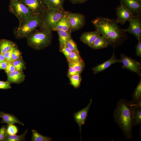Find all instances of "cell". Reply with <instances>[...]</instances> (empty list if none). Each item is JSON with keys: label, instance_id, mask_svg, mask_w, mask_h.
<instances>
[{"label": "cell", "instance_id": "6da1fadb", "mask_svg": "<svg viewBox=\"0 0 141 141\" xmlns=\"http://www.w3.org/2000/svg\"><path fill=\"white\" fill-rule=\"evenodd\" d=\"M137 104L122 98L118 102L113 113L115 121L128 139L132 137V130L134 125V110Z\"/></svg>", "mask_w": 141, "mask_h": 141}, {"label": "cell", "instance_id": "7a4b0ae2", "mask_svg": "<svg viewBox=\"0 0 141 141\" xmlns=\"http://www.w3.org/2000/svg\"><path fill=\"white\" fill-rule=\"evenodd\" d=\"M96 30L108 40L109 44H115L126 34L125 30L121 28L115 20L102 17L92 21Z\"/></svg>", "mask_w": 141, "mask_h": 141}, {"label": "cell", "instance_id": "3957f363", "mask_svg": "<svg viewBox=\"0 0 141 141\" xmlns=\"http://www.w3.org/2000/svg\"><path fill=\"white\" fill-rule=\"evenodd\" d=\"M52 31L41 26L27 38L28 45L36 50L43 49L50 45L52 38Z\"/></svg>", "mask_w": 141, "mask_h": 141}, {"label": "cell", "instance_id": "277c9868", "mask_svg": "<svg viewBox=\"0 0 141 141\" xmlns=\"http://www.w3.org/2000/svg\"><path fill=\"white\" fill-rule=\"evenodd\" d=\"M42 15L34 14L19 25L14 30V33L16 38H26L42 25Z\"/></svg>", "mask_w": 141, "mask_h": 141}, {"label": "cell", "instance_id": "5b68a950", "mask_svg": "<svg viewBox=\"0 0 141 141\" xmlns=\"http://www.w3.org/2000/svg\"><path fill=\"white\" fill-rule=\"evenodd\" d=\"M66 11H60L52 9H47L42 15V26L53 31L57 22L66 14Z\"/></svg>", "mask_w": 141, "mask_h": 141}, {"label": "cell", "instance_id": "8992f818", "mask_svg": "<svg viewBox=\"0 0 141 141\" xmlns=\"http://www.w3.org/2000/svg\"><path fill=\"white\" fill-rule=\"evenodd\" d=\"M9 10L18 19L19 24L34 15L25 5L19 1L15 2L10 1Z\"/></svg>", "mask_w": 141, "mask_h": 141}, {"label": "cell", "instance_id": "52a82bcc", "mask_svg": "<svg viewBox=\"0 0 141 141\" xmlns=\"http://www.w3.org/2000/svg\"><path fill=\"white\" fill-rule=\"evenodd\" d=\"M66 15L69 20L71 32L79 30L84 26L85 20L83 14L66 11Z\"/></svg>", "mask_w": 141, "mask_h": 141}, {"label": "cell", "instance_id": "ba28073f", "mask_svg": "<svg viewBox=\"0 0 141 141\" xmlns=\"http://www.w3.org/2000/svg\"><path fill=\"white\" fill-rule=\"evenodd\" d=\"M34 14L42 15L47 9L44 0H19Z\"/></svg>", "mask_w": 141, "mask_h": 141}, {"label": "cell", "instance_id": "9c48e42d", "mask_svg": "<svg viewBox=\"0 0 141 141\" xmlns=\"http://www.w3.org/2000/svg\"><path fill=\"white\" fill-rule=\"evenodd\" d=\"M116 19L115 20L117 24L123 25L135 16L124 5L120 4L116 8Z\"/></svg>", "mask_w": 141, "mask_h": 141}, {"label": "cell", "instance_id": "30bf717a", "mask_svg": "<svg viewBox=\"0 0 141 141\" xmlns=\"http://www.w3.org/2000/svg\"><path fill=\"white\" fill-rule=\"evenodd\" d=\"M121 62L124 68L126 69L141 76V65L136 60L124 54H121Z\"/></svg>", "mask_w": 141, "mask_h": 141}, {"label": "cell", "instance_id": "8fae6325", "mask_svg": "<svg viewBox=\"0 0 141 141\" xmlns=\"http://www.w3.org/2000/svg\"><path fill=\"white\" fill-rule=\"evenodd\" d=\"M92 101V99H91L89 104L86 107L77 112L74 113L73 114L74 120L78 124L79 127V130L81 134V127L82 125L85 124L87 119L88 113Z\"/></svg>", "mask_w": 141, "mask_h": 141}, {"label": "cell", "instance_id": "7c38bea8", "mask_svg": "<svg viewBox=\"0 0 141 141\" xmlns=\"http://www.w3.org/2000/svg\"><path fill=\"white\" fill-rule=\"evenodd\" d=\"M128 28L125 30L126 32L133 34L138 40L141 39V24L140 16H136L130 19Z\"/></svg>", "mask_w": 141, "mask_h": 141}, {"label": "cell", "instance_id": "4fadbf2b", "mask_svg": "<svg viewBox=\"0 0 141 141\" xmlns=\"http://www.w3.org/2000/svg\"><path fill=\"white\" fill-rule=\"evenodd\" d=\"M120 4L125 6L135 16H140L141 0H120Z\"/></svg>", "mask_w": 141, "mask_h": 141}, {"label": "cell", "instance_id": "5bb4252c", "mask_svg": "<svg viewBox=\"0 0 141 141\" xmlns=\"http://www.w3.org/2000/svg\"><path fill=\"white\" fill-rule=\"evenodd\" d=\"M121 62V60L116 58L114 50L113 55L110 59L103 63L93 67L92 68V70L93 73L96 74L106 69L113 64Z\"/></svg>", "mask_w": 141, "mask_h": 141}, {"label": "cell", "instance_id": "9a60e30c", "mask_svg": "<svg viewBox=\"0 0 141 141\" xmlns=\"http://www.w3.org/2000/svg\"><path fill=\"white\" fill-rule=\"evenodd\" d=\"M101 34L97 30L93 32H88L83 33L80 39L84 43L90 47L97 37Z\"/></svg>", "mask_w": 141, "mask_h": 141}, {"label": "cell", "instance_id": "2e32d148", "mask_svg": "<svg viewBox=\"0 0 141 141\" xmlns=\"http://www.w3.org/2000/svg\"><path fill=\"white\" fill-rule=\"evenodd\" d=\"M7 81L10 84H19L24 82L25 76L23 71L15 70V71L7 74Z\"/></svg>", "mask_w": 141, "mask_h": 141}, {"label": "cell", "instance_id": "e0dca14e", "mask_svg": "<svg viewBox=\"0 0 141 141\" xmlns=\"http://www.w3.org/2000/svg\"><path fill=\"white\" fill-rule=\"evenodd\" d=\"M0 117L2 119L0 123L7 124L9 125L17 123L24 125V124L21 122L14 115L8 114L0 111Z\"/></svg>", "mask_w": 141, "mask_h": 141}, {"label": "cell", "instance_id": "ac0fdd59", "mask_svg": "<svg viewBox=\"0 0 141 141\" xmlns=\"http://www.w3.org/2000/svg\"><path fill=\"white\" fill-rule=\"evenodd\" d=\"M60 30L71 31L69 21L66 14L57 22L53 29L57 31Z\"/></svg>", "mask_w": 141, "mask_h": 141}, {"label": "cell", "instance_id": "d6986e66", "mask_svg": "<svg viewBox=\"0 0 141 141\" xmlns=\"http://www.w3.org/2000/svg\"><path fill=\"white\" fill-rule=\"evenodd\" d=\"M65 0H44L47 9H52L60 11L64 10L63 3Z\"/></svg>", "mask_w": 141, "mask_h": 141}, {"label": "cell", "instance_id": "ffe728a7", "mask_svg": "<svg viewBox=\"0 0 141 141\" xmlns=\"http://www.w3.org/2000/svg\"><path fill=\"white\" fill-rule=\"evenodd\" d=\"M109 44L107 39L100 34L97 37L90 47L95 49H100L107 47Z\"/></svg>", "mask_w": 141, "mask_h": 141}, {"label": "cell", "instance_id": "44dd1931", "mask_svg": "<svg viewBox=\"0 0 141 141\" xmlns=\"http://www.w3.org/2000/svg\"><path fill=\"white\" fill-rule=\"evenodd\" d=\"M16 45L15 43L11 40L1 39L0 40V54H4Z\"/></svg>", "mask_w": 141, "mask_h": 141}, {"label": "cell", "instance_id": "7402d4cb", "mask_svg": "<svg viewBox=\"0 0 141 141\" xmlns=\"http://www.w3.org/2000/svg\"><path fill=\"white\" fill-rule=\"evenodd\" d=\"M57 32L59 37L60 48L66 46L68 40L71 37V32L61 30Z\"/></svg>", "mask_w": 141, "mask_h": 141}, {"label": "cell", "instance_id": "603a6c76", "mask_svg": "<svg viewBox=\"0 0 141 141\" xmlns=\"http://www.w3.org/2000/svg\"><path fill=\"white\" fill-rule=\"evenodd\" d=\"M133 117L134 125L141 126V103L137 104L134 107Z\"/></svg>", "mask_w": 141, "mask_h": 141}, {"label": "cell", "instance_id": "cb8c5ba5", "mask_svg": "<svg viewBox=\"0 0 141 141\" xmlns=\"http://www.w3.org/2000/svg\"><path fill=\"white\" fill-rule=\"evenodd\" d=\"M132 101L136 104L141 103V80H140L132 95Z\"/></svg>", "mask_w": 141, "mask_h": 141}, {"label": "cell", "instance_id": "d4e9b609", "mask_svg": "<svg viewBox=\"0 0 141 141\" xmlns=\"http://www.w3.org/2000/svg\"><path fill=\"white\" fill-rule=\"evenodd\" d=\"M32 141H51L52 138L45 136L39 133L36 130H32Z\"/></svg>", "mask_w": 141, "mask_h": 141}, {"label": "cell", "instance_id": "484cf974", "mask_svg": "<svg viewBox=\"0 0 141 141\" xmlns=\"http://www.w3.org/2000/svg\"><path fill=\"white\" fill-rule=\"evenodd\" d=\"M68 62L69 65L73 67L79 74L82 72L85 66V63L82 59L77 61L69 62Z\"/></svg>", "mask_w": 141, "mask_h": 141}, {"label": "cell", "instance_id": "4316f807", "mask_svg": "<svg viewBox=\"0 0 141 141\" xmlns=\"http://www.w3.org/2000/svg\"><path fill=\"white\" fill-rule=\"evenodd\" d=\"M80 74H76L69 77L70 84L75 89L79 88L80 85L82 78Z\"/></svg>", "mask_w": 141, "mask_h": 141}, {"label": "cell", "instance_id": "83f0119b", "mask_svg": "<svg viewBox=\"0 0 141 141\" xmlns=\"http://www.w3.org/2000/svg\"><path fill=\"white\" fill-rule=\"evenodd\" d=\"M27 130H26L24 133L20 135H7L4 141H21L25 140V136Z\"/></svg>", "mask_w": 141, "mask_h": 141}, {"label": "cell", "instance_id": "f1b7e54d", "mask_svg": "<svg viewBox=\"0 0 141 141\" xmlns=\"http://www.w3.org/2000/svg\"><path fill=\"white\" fill-rule=\"evenodd\" d=\"M16 70L23 71L26 68L25 63L22 59H20L12 62Z\"/></svg>", "mask_w": 141, "mask_h": 141}, {"label": "cell", "instance_id": "f546056e", "mask_svg": "<svg viewBox=\"0 0 141 141\" xmlns=\"http://www.w3.org/2000/svg\"><path fill=\"white\" fill-rule=\"evenodd\" d=\"M66 46L72 51L80 54L77 44L72 39L71 37L68 40Z\"/></svg>", "mask_w": 141, "mask_h": 141}, {"label": "cell", "instance_id": "4dcf8cb0", "mask_svg": "<svg viewBox=\"0 0 141 141\" xmlns=\"http://www.w3.org/2000/svg\"><path fill=\"white\" fill-rule=\"evenodd\" d=\"M7 131L8 135H14L18 133L19 129L17 126L14 124H11L7 125Z\"/></svg>", "mask_w": 141, "mask_h": 141}, {"label": "cell", "instance_id": "1f68e13d", "mask_svg": "<svg viewBox=\"0 0 141 141\" xmlns=\"http://www.w3.org/2000/svg\"><path fill=\"white\" fill-rule=\"evenodd\" d=\"M11 58L12 62L22 58V52L17 46L12 53Z\"/></svg>", "mask_w": 141, "mask_h": 141}, {"label": "cell", "instance_id": "d6a6232c", "mask_svg": "<svg viewBox=\"0 0 141 141\" xmlns=\"http://www.w3.org/2000/svg\"><path fill=\"white\" fill-rule=\"evenodd\" d=\"M7 127V126L3 125L0 128V141H4L8 135Z\"/></svg>", "mask_w": 141, "mask_h": 141}, {"label": "cell", "instance_id": "836d02e7", "mask_svg": "<svg viewBox=\"0 0 141 141\" xmlns=\"http://www.w3.org/2000/svg\"><path fill=\"white\" fill-rule=\"evenodd\" d=\"M82 59L80 54H77L74 52L72 51L69 57L68 62L76 61L80 60Z\"/></svg>", "mask_w": 141, "mask_h": 141}, {"label": "cell", "instance_id": "e575fe53", "mask_svg": "<svg viewBox=\"0 0 141 141\" xmlns=\"http://www.w3.org/2000/svg\"><path fill=\"white\" fill-rule=\"evenodd\" d=\"M60 51L64 55L68 61L72 51L66 46L60 48Z\"/></svg>", "mask_w": 141, "mask_h": 141}, {"label": "cell", "instance_id": "d590c367", "mask_svg": "<svg viewBox=\"0 0 141 141\" xmlns=\"http://www.w3.org/2000/svg\"><path fill=\"white\" fill-rule=\"evenodd\" d=\"M17 46L16 45L14 46L9 50L3 54L5 60L7 62H12L11 58L12 54Z\"/></svg>", "mask_w": 141, "mask_h": 141}, {"label": "cell", "instance_id": "8d00e7d4", "mask_svg": "<svg viewBox=\"0 0 141 141\" xmlns=\"http://www.w3.org/2000/svg\"><path fill=\"white\" fill-rule=\"evenodd\" d=\"M7 62V67L4 70L5 72L7 74L15 71L16 70L15 69L12 62Z\"/></svg>", "mask_w": 141, "mask_h": 141}, {"label": "cell", "instance_id": "74e56055", "mask_svg": "<svg viewBox=\"0 0 141 141\" xmlns=\"http://www.w3.org/2000/svg\"><path fill=\"white\" fill-rule=\"evenodd\" d=\"M10 84L7 81L0 80V89L6 90L11 89Z\"/></svg>", "mask_w": 141, "mask_h": 141}, {"label": "cell", "instance_id": "f35d334b", "mask_svg": "<svg viewBox=\"0 0 141 141\" xmlns=\"http://www.w3.org/2000/svg\"><path fill=\"white\" fill-rule=\"evenodd\" d=\"M68 65L69 68L67 73V76L68 77L76 74H80L78 73L72 66Z\"/></svg>", "mask_w": 141, "mask_h": 141}, {"label": "cell", "instance_id": "ab89813d", "mask_svg": "<svg viewBox=\"0 0 141 141\" xmlns=\"http://www.w3.org/2000/svg\"><path fill=\"white\" fill-rule=\"evenodd\" d=\"M138 43L136 47V52L137 56L138 57L141 56V40H138Z\"/></svg>", "mask_w": 141, "mask_h": 141}, {"label": "cell", "instance_id": "60d3db41", "mask_svg": "<svg viewBox=\"0 0 141 141\" xmlns=\"http://www.w3.org/2000/svg\"><path fill=\"white\" fill-rule=\"evenodd\" d=\"M7 61L6 60L0 62V70H4L7 67Z\"/></svg>", "mask_w": 141, "mask_h": 141}, {"label": "cell", "instance_id": "b9f144b4", "mask_svg": "<svg viewBox=\"0 0 141 141\" xmlns=\"http://www.w3.org/2000/svg\"><path fill=\"white\" fill-rule=\"evenodd\" d=\"M73 4L83 3L88 0H69Z\"/></svg>", "mask_w": 141, "mask_h": 141}, {"label": "cell", "instance_id": "7bdbcfd3", "mask_svg": "<svg viewBox=\"0 0 141 141\" xmlns=\"http://www.w3.org/2000/svg\"><path fill=\"white\" fill-rule=\"evenodd\" d=\"M5 60L3 54H0V62Z\"/></svg>", "mask_w": 141, "mask_h": 141}, {"label": "cell", "instance_id": "ee69618b", "mask_svg": "<svg viewBox=\"0 0 141 141\" xmlns=\"http://www.w3.org/2000/svg\"><path fill=\"white\" fill-rule=\"evenodd\" d=\"M18 1L19 0H10V1L12 2H15Z\"/></svg>", "mask_w": 141, "mask_h": 141}, {"label": "cell", "instance_id": "f6af8a7d", "mask_svg": "<svg viewBox=\"0 0 141 141\" xmlns=\"http://www.w3.org/2000/svg\"></svg>", "mask_w": 141, "mask_h": 141}]
</instances>
